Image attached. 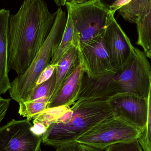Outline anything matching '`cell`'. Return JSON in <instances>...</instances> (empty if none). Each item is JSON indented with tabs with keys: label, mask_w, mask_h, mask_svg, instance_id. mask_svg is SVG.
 I'll list each match as a JSON object with an SVG mask.
<instances>
[{
	"label": "cell",
	"mask_w": 151,
	"mask_h": 151,
	"mask_svg": "<svg viewBox=\"0 0 151 151\" xmlns=\"http://www.w3.org/2000/svg\"><path fill=\"white\" fill-rule=\"evenodd\" d=\"M146 55L148 58L151 59V50L146 53Z\"/></svg>",
	"instance_id": "obj_31"
},
{
	"label": "cell",
	"mask_w": 151,
	"mask_h": 151,
	"mask_svg": "<svg viewBox=\"0 0 151 151\" xmlns=\"http://www.w3.org/2000/svg\"><path fill=\"white\" fill-rule=\"evenodd\" d=\"M136 24L138 34L136 44L141 46L146 54L151 50V0L141 12Z\"/></svg>",
	"instance_id": "obj_16"
},
{
	"label": "cell",
	"mask_w": 151,
	"mask_h": 151,
	"mask_svg": "<svg viewBox=\"0 0 151 151\" xmlns=\"http://www.w3.org/2000/svg\"><path fill=\"white\" fill-rule=\"evenodd\" d=\"M49 98L43 97L27 100L19 104L18 113L20 116L31 121L48 107Z\"/></svg>",
	"instance_id": "obj_18"
},
{
	"label": "cell",
	"mask_w": 151,
	"mask_h": 151,
	"mask_svg": "<svg viewBox=\"0 0 151 151\" xmlns=\"http://www.w3.org/2000/svg\"><path fill=\"white\" fill-rule=\"evenodd\" d=\"M148 100L147 123L145 128L141 132L137 139L144 151H151V73L150 87Z\"/></svg>",
	"instance_id": "obj_20"
},
{
	"label": "cell",
	"mask_w": 151,
	"mask_h": 151,
	"mask_svg": "<svg viewBox=\"0 0 151 151\" xmlns=\"http://www.w3.org/2000/svg\"><path fill=\"white\" fill-rule=\"evenodd\" d=\"M70 107L64 105L47 108L33 119L32 130L38 135L43 136L51 124L62 117Z\"/></svg>",
	"instance_id": "obj_15"
},
{
	"label": "cell",
	"mask_w": 151,
	"mask_h": 151,
	"mask_svg": "<svg viewBox=\"0 0 151 151\" xmlns=\"http://www.w3.org/2000/svg\"><path fill=\"white\" fill-rule=\"evenodd\" d=\"M67 12L66 27L61 42L53 54L50 64H57L70 49L75 46L74 24L70 12L68 11Z\"/></svg>",
	"instance_id": "obj_17"
},
{
	"label": "cell",
	"mask_w": 151,
	"mask_h": 151,
	"mask_svg": "<svg viewBox=\"0 0 151 151\" xmlns=\"http://www.w3.org/2000/svg\"><path fill=\"white\" fill-rule=\"evenodd\" d=\"M131 0H116L109 9V12L114 15L118 9L128 3Z\"/></svg>",
	"instance_id": "obj_26"
},
{
	"label": "cell",
	"mask_w": 151,
	"mask_h": 151,
	"mask_svg": "<svg viewBox=\"0 0 151 151\" xmlns=\"http://www.w3.org/2000/svg\"><path fill=\"white\" fill-rule=\"evenodd\" d=\"M57 6L61 7L65 5L66 0H54Z\"/></svg>",
	"instance_id": "obj_30"
},
{
	"label": "cell",
	"mask_w": 151,
	"mask_h": 151,
	"mask_svg": "<svg viewBox=\"0 0 151 151\" xmlns=\"http://www.w3.org/2000/svg\"><path fill=\"white\" fill-rule=\"evenodd\" d=\"M114 15L111 12L108 14L104 37L112 64L119 70L129 60L134 47Z\"/></svg>",
	"instance_id": "obj_9"
},
{
	"label": "cell",
	"mask_w": 151,
	"mask_h": 151,
	"mask_svg": "<svg viewBox=\"0 0 151 151\" xmlns=\"http://www.w3.org/2000/svg\"><path fill=\"white\" fill-rule=\"evenodd\" d=\"M56 151H83L81 144L76 142L65 144L58 147Z\"/></svg>",
	"instance_id": "obj_24"
},
{
	"label": "cell",
	"mask_w": 151,
	"mask_h": 151,
	"mask_svg": "<svg viewBox=\"0 0 151 151\" xmlns=\"http://www.w3.org/2000/svg\"><path fill=\"white\" fill-rule=\"evenodd\" d=\"M55 82V72L54 74L48 81L36 86L29 96L27 100H35L42 98H50L53 92Z\"/></svg>",
	"instance_id": "obj_21"
},
{
	"label": "cell",
	"mask_w": 151,
	"mask_h": 151,
	"mask_svg": "<svg viewBox=\"0 0 151 151\" xmlns=\"http://www.w3.org/2000/svg\"><path fill=\"white\" fill-rule=\"evenodd\" d=\"M30 120H12L0 128V151H40L42 136L32 130Z\"/></svg>",
	"instance_id": "obj_8"
},
{
	"label": "cell",
	"mask_w": 151,
	"mask_h": 151,
	"mask_svg": "<svg viewBox=\"0 0 151 151\" xmlns=\"http://www.w3.org/2000/svg\"><path fill=\"white\" fill-rule=\"evenodd\" d=\"M76 47L70 50L57 64L55 70V87L49 102L57 95L66 80L71 75L80 64Z\"/></svg>",
	"instance_id": "obj_14"
},
{
	"label": "cell",
	"mask_w": 151,
	"mask_h": 151,
	"mask_svg": "<svg viewBox=\"0 0 151 151\" xmlns=\"http://www.w3.org/2000/svg\"><path fill=\"white\" fill-rule=\"evenodd\" d=\"M114 115L109 100L78 99L42 136L46 145L58 147L76 140L95 125Z\"/></svg>",
	"instance_id": "obj_2"
},
{
	"label": "cell",
	"mask_w": 151,
	"mask_h": 151,
	"mask_svg": "<svg viewBox=\"0 0 151 151\" xmlns=\"http://www.w3.org/2000/svg\"><path fill=\"white\" fill-rule=\"evenodd\" d=\"M84 75L83 68L80 63L57 95L49 102L48 108L60 106H71L77 101Z\"/></svg>",
	"instance_id": "obj_12"
},
{
	"label": "cell",
	"mask_w": 151,
	"mask_h": 151,
	"mask_svg": "<svg viewBox=\"0 0 151 151\" xmlns=\"http://www.w3.org/2000/svg\"><path fill=\"white\" fill-rule=\"evenodd\" d=\"M10 12L0 9V96L9 91L11 82L8 69V29Z\"/></svg>",
	"instance_id": "obj_13"
},
{
	"label": "cell",
	"mask_w": 151,
	"mask_h": 151,
	"mask_svg": "<svg viewBox=\"0 0 151 151\" xmlns=\"http://www.w3.org/2000/svg\"><path fill=\"white\" fill-rule=\"evenodd\" d=\"M56 66L57 64H50L47 66L39 76L36 81L35 87L47 81L50 78H51L55 73Z\"/></svg>",
	"instance_id": "obj_23"
},
{
	"label": "cell",
	"mask_w": 151,
	"mask_h": 151,
	"mask_svg": "<svg viewBox=\"0 0 151 151\" xmlns=\"http://www.w3.org/2000/svg\"><path fill=\"white\" fill-rule=\"evenodd\" d=\"M114 75L92 79L84 75L77 100H109L119 95Z\"/></svg>",
	"instance_id": "obj_11"
},
{
	"label": "cell",
	"mask_w": 151,
	"mask_h": 151,
	"mask_svg": "<svg viewBox=\"0 0 151 151\" xmlns=\"http://www.w3.org/2000/svg\"><path fill=\"white\" fill-rule=\"evenodd\" d=\"M65 6L73 21L75 42L85 43L104 34L110 12L98 0Z\"/></svg>",
	"instance_id": "obj_4"
},
{
	"label": "cell",
	"mask_w": 151,
	"mask_h": 151,
	"mask_svg": "<svg viewBox=\"0 0 151 151\" xmlns=\"http://www.w3.org/2000/svg\"><path fill=\"white\" fill-rule=\"evenodd\" d=\"M114 115L143 131L148 115V98L130 94L117 95L109 100Z\"/></svg>",
	"instance_id": "obj_10"
},
{
	"label": "cell",
	"mask_w": 151,
	"mask_h": 151,
	"mask_svg": "<svg viewBox=\"0 0 151 151\" xmlns=\"http://www.w3.org/2000/svg\"><path fill=\"white\" fill-rule=\"evenodd\" d=\"M98 1L109 11L110 8L116 0H98Z\"/></svg>",
	"instance_id": "obj_27"
},
{
	"label": "cell",
	"mask_w": 151,
	"mask_h": 151,
	"mask_svg": "<svg viewBox=\"0 0 151 151\" xmlns=\"http://www.w3.org/2000/svg\"><path fill=\"white\" fill-rule=\"evenodd\" d=\"M104 36V34L85 43L75 42L79 61L85 75L92 79L114 75L118 71L112 64Z\"/></svg>",
	"instance_id": "obj_7"
},
{
	"label": "cell",
	"mask_w": 151,
	"mask_h": 151,
	"mask_svg": "<svg viewBox=\"0 0 151 151\" xmlns=\"http://www.w3.org/2000/svg\"><path fill=\"white\" fill-rule=\"evenodd\" d=\"M141 131L113 115L95 125L75 142L103 150L111 145L138 139Z\"/></svg>",
	"instance_id": "obj_6"
},
{
	"label": "cell",
	"mask_w": 151,
	"mask_h": 151,
	"mask_svg": "<svg viewBox=\"0 0 151 151\" xmlns=\"http://www.w3.org/2000/svg\"><path fill=\"white\" fill-rule=\"evenodd\" d=\"M90 0H66V3L72 4H79L84 3Z\"/></svg>",
	"instance_id": "obj_28"
},
{
	"label": "cell",
	"mask_w": 151,
	"mask_h": 151,
	"mask_svg": "<svg viewBox=\"0 0 151 151\" xmlns=\"http://www.w3.org/2000/svg\"><path fill=\"white\" fill-rule=\"evenodd\" d=\"M11 99H4L0 96V122L4 119L10 104Z\"/></svg>",
	"instance_id": "obj_25"
},
{
	"label": "cell",
	"mask_w": 151,
	"mask_h": 151,
	"mask_svg": "<svg viewBox=\"0 0 151 151\" xmlns=\"http://www.w3.org/2000/svg\"><path fill=\"white\" fill-rule=\"evenodd\" d=\"M144 52L134 48L127 63L114 75L119 95L130 94L148 98L151 67Z\"/></svg>",
	"instance_id": "obj_5"
},
{
	"label": "cell",
	"mask_w": 151,
	"mask_h": 151,
	"mask_svg": "<svg viewBox=\"0 0 151 151\" xmlns=\"http://www.w3.org/2000/svg\"><path fill=\"white\" fill-rule=\"evenodd\" d=\"M52 29L27 70L11 82L9 91L12 99L19 104L27 101L36 85L40 73L50 64L53 54L61 42L66 27L67 15L61 8L58 9Z\"/></svg>",
	"instance_id": "obj_3"
},
{
	"label": "cell",
	"mask_w": 151,
	"mask_h": 151,
	"mask_svg": "<svg viewBox=\"0 0 151 151\" xmlns=\"http://www.w3.org/2000/svg\"><path fill=\"white\" fill-rule=\"evenodd\" d=\"M150 0H131L117 11L126 21L136 24L137 20Z\"/></svg>",
	"instance_id": "obj_19"
},
{
	"label": "cell",
	"mask_w": 151,
	"mask_h": 151,
	"mask_svg": "<svg viewBox=\"0 0 151 151\" xmlns=\"http://www.w3.org/2000/svg\"><path fill=\"white\" fill-rule=\"evenodd\" d=\"M57 12L51 13L43 0H24L10 14L8 29V69L18 75L30 66L49 34Z\"/></svg>",
	"instance_id": "obj_1"
},
{
	"label": "cell",
	"mask_w": 151,
	"mask_h": 151,
	"mask_svg": "<svg viewBox=\"0 0 151 151\" xmlns=\"http://www.w3.org/2000/svg\"><path fill=\"white\" fill-rule=\"evenodd\" d=\"M106 151H142L137 139L122 142L111 145L106 149Z\"/></svg>",
	"instance_id": "obj_22"
},
{
	"label": "cell",
	"mask_w": 151,
	"mask_h": 151,
	"mask_svg": "<svg viewBox=\"0 0 151 151\" xmlns=\"http://www.w3.org/2000/svg\"><path fill=\"white\" fill-rule=\"evenodd\" d=\"M83 151H103L102 150H99V149H95L92 147H89L87 145H81Z\"/></svg>",
	"instance_id": "obj_29"
}]
</instances>
